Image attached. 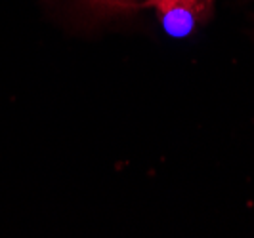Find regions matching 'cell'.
<instances>
[{"instance_id": "cell-1", "label": "cell", "mask_w": 254, "mask_h": 238, "mask_svg": "<svg viewBox=\"0 0 254 238\" xmlns=\"http://www.w3.org/2000/svg\"><path fill=\"white\" fill-rule=\"evenodd\" d=\"M143 6H153L166 35L186 38L212 10V0H143Z\"/></svg>"}, {"instance_id": "cell-2", "label": "cell", "mask_w": 254, "mask_h": 238, "mask_svg": "<svg viewBox=\"0 0 254 238\" xmlns=\"http://www.w3.org/2000/svg\"><path fill=\"white\" fill-rule=\"evenodd\" d=\"M111 2H117V4H130V2H141V0H111Z\"/></svg>"}, {"instance_id": "cell-3", "label": "cell", "mask_w": 254, "mask_h": 238, "mask_svg": "<svg viewBox=\"0 0 254 238\" xmlns=\"http://www.w3.org/2000/svg\"><path fill=\"white\" fill-rule=\"evenodd\" d=\"M109 2H111V0H109Z\"/></svg>"}]
</instances>
